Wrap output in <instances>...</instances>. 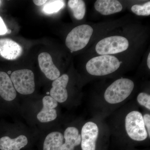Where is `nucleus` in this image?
Listing matches in <instances>:
<instances>
[{"mask_svg":"<svg viewBox=\"0 0 150 150\" xmlns=\"http://www.w3.org/2000/svg\"><path fill=\"white\" fill-rule=\"evenodd\" d=\"M47 1L46 0H35L33 1V3L35 5L40 6L45 4Z\"/></svg>","mask_w":150,"mask_h":150,"instance_id":"5701e85b","label":"nucleus"},{"mask_svg":"<svg viewBox=\"0 0 150 150\" xmlns=\"http://www.w3.org/2000/svg\"><path fill=\"white\" fill-rule=\"evenodd\" d=\"M42 107L36 115V119L41 123H47L52 122L57 118V112L56 108L58 103L50 96L43 97L42 100Z\"/></svg>","mask_w":150,"mask_h":150,"instance_id":"0eeeda50","label":"nucleus"},{"mask_svg":"<svg viewBox=\"0 0 150 150\" xmlns=\"http://www.w3.org/2000/svg\"><path fill=\"white\" fill-rule=\"evenodd\" d=\"M93 29L88 25H82L74 28L67 35L66 46L71 52L85 47L92 35Z\"/></svg>","mask_w":150,"mask_h":150,"instance_id":"7ed1b4c3","label":"nucleus"},{"mask_svg":"<svg viewBox=\"0 0 150 150\" xmlns=\"http://www.w3.org/2000/svg\"><path fill=\"white\" fill-rule=\"evenodd\" d=\"M17 92L10 77L5 72L0 71V96L5 102L12 103L16 99Z\"/></svg>","mask_w":150,"mask_h":150,"instance_id":"ddd939ff","label":"nucleus"},{"mask_svg":"<svg viewBox=\"0 0 150 150\" xmlns=\"http://www.w3.org/2000/svg\"><path fill=\"white\" fill-rule=\"evenodd\" d=\"M138 102L141 105L150 110V96L145 93H141L137 97Z\"/></svg>","mask_w":150,"mask_h":150,"instance_id":"aec40b11","label":"nucleus"},{"mask_svg":"<svg viewBox=\"0 0 150 150\" xmlns=\"http://www.w3.org/2000/svg\"><path fill=\"white\" fill-rule=\"evenodd\" d=\"M65 6L64 1L54 0L47 1L43 8V11L44 13L51 14L58 12Z\"/></svg>","mask_w":150,"mask_h":150,"instance_id":"a211bd4d","label":"nucleus"},{"mask_svg":"<svg viewBox=\"0 0 150 150\" xmlns=\"http://www.w3.org/2000/svg\"><path fill=\"white\" fill-rule=\"evenodd\" d=\"M94 7L97 11L105 16L119 12L123 8L121 3L116 0H98Z\"/></svg>","mask_w":150,"mask_h":150,"instance_id":"4468645a","label":"nucleus"},{"mask_svg":"<svg viewBox=\"0 0 150 150\" xmlns=\"http://www.w3.org/2000/svg\"><path fill=\"white\" fill-rule=\"evenodd\" d=\"M131 11L138 16H148L150 14V1L145 3L143 5H134L131 7Z\"/></svg>","mask_w":150,"mask_h":150,"instance_id":"6ab92c4d","label":"nucleus"},{"mask_svg":"<svg viewBox=\"0 0 150 150\" xmlns=\"http://www.w3.org/2000/svg\"><path fill=\"white\" fill-rule=\"evenodd\" d=\"M68 6L72 12L75 18L78 20L82 19L86 13V5L82 0H69Z\"/></svg>","mask_w":150,"mask_h":150,"instance_id":"f3484780","label":"nucleus"},{"mask_svg":"<svg viewBox=\"0 0 150 150\" xmlns=\"http://www.w3.org/2000/svg\"><path fill=\"white\" fill-rule=\"evenodd\" d=\"M145 126H146L149 132V137H150V115L149 114H146L143 117Z\"/></svg>","mask_w":150,"mask_h":150,"instance_id":"4be33fe9","label":"nucleus"},{"mask_svg":"<svg viewBox=\"0 0 150 150\" xmlns=\"http://www.w3.org/2000/svg\"><path fill=\"white\" fill-rule=\"evenodd\" d=\"M64 135L59 131L48 133L43 142V150H61L64 144Z\"/></svg>","mask_w":150,"mask_h":150,"instance_id":"dca6fc26","label":"nucleus"},{"mask_svg":"<svg viewBox=\"0 0 150 150\" xmlns=\"http://www.w3.org/2000/svg\"><path fill=\"white\" fill-rule=\"evenodd\" d=\"M8 32V30L2 18L0 16V35H4Z\"/></svg>","mask_w":150,"mask_h":150,"instance_id":"412c9836","label":"nucleus"},{"mask_svg":"<svg viewBox=\"0 0 150 150\" xmlns=\"http://www.w3.org/2000/svg\"><path fill=\"white\" fill-rule=\"evenodd\" d=\"M23 48L21 46L9 38L0 39V56L8 60H15L21 56Z\"/></svg>","mask_w":150,"mask_h":150,"instance_id":"f8f14e48","label":"nucleus"},{"mask_svg":"<svg viewBox=\"0 0 150 150\" xmlns=\"http://www.w3.org/2000/svg\"><path fill=\"white\" fill-rule=\"evenodd\" d=\"M129 46L127 38L115 35L105 38L99 41L96 46V51L99 55H108L125 51Z\"/></svg>","mask_w":150,"mask_h":150,"instance_id":"423d86ee","label":"nucleus"},{"mask_svg":"<svg viewBox=\"0 0 150 150\" xmlns=\"http://www.w3.org/2000/svg\"><path fill=\"white\" fill-rule=\"evenodd\" d=\"M10 78L17 92L23 95H29L35 90L34 73L28 69L18 70L11 74Z\"/></svg>","mask_w":150,"mask_h":150,"instance_id":"20e7f679","label":"nucleus"},{"mask_svg":"<svg viewBox=\"0 0 150 150\" xmlns=\"http://www.w3.org/2000/svg\"><path fill=\"white\" fill-rule=\"evenodd\" d=\"M134 87L133 81L128 79H120L114 81L104 93L105 100L110 104L122 102L131 94Z\"/></svg>","mask_w":150,"mask_h":150,"instance_id":"f03ea898","label":"nucleus"},{"mask_svg":"<svg viewBox=\"0 0 150 150\" xmlns=\"http://www.w3.org/2000/svg\"><path fill=\"white\" fill-rule=\"evenodd\" d=\"M147 65L148 68L150 69V54H149V56H148L147 59Z\"/></svg>","mask_w":150,"mask_h":150,"instance_id":"b1692460","label":"nucleus"},{"mask_svg":"<svg viewBox=\"0 0 150 150\" xmlns=\"http://www.w3.org/2000/svg\"><path fill=\"white\" fill-rule=\"evenodd\" d=\"M69 81V76L64 74L54 81L50 90V96L59 103L67 101L68 98L67 87Z\"/></svg>","mask_w":150,"mask_h":150,"instance_id":"9d476101","label":"nucleus"},{"mask_svg":"<svg viewBox=\"0 0 150 150\" xmlns=\"http://www.w3.org/2000/svg\"><path fill=\"white\" fill-rule=\"evenodd\" d=\"M40 70L46 78L54 81L60 76V71L54 64L51 55L47 52L40 53L38 56Z\"/></svg>","mask_w":150,"mask_h":150,"instance_id":"9b49d317","label":"nucleus"},{"mask_svg":"<svg viewBox=\"0 0 150 150\" xmlns=\"http://www.w3.org/2000/svg\"><path fill=\"white\" fill-rule=\"evenodd\" d=\"M125 127L127 134L132 139L142 141L147 138L143 117L139 111H131L126 115Z\"/></svg>","mask_w":150,"mask_h":150,"instance_id":"39448f33","label":"nucleus"},{"mask_svg":"<svg viewBox=\"0 0 150 150\" xmlns=\"http://www.w3.org/2000/svg\"><path fill=\"white\" fill-rule=\"evenodd\" d=\"M63 135L65 142L62 145L61 150H74L75 147L80 144L81 135L76 127H68Z\"/></svg>","mask_w":150,"mask_h":150,"instance_id":"2eb2a0df","label":"nucleus"},{"mask_svg":"<svg viewBox=\"0 0 150 150\" xmlns=\"http://www.w3.org/2000/svg\"><path fill=\"white\" fill-rule=\"evenodd\" d=\"M28 136L24 133L13 136L4 135L0 138V150H20L28 143Z\"/></svg>","mask_w":150,"mask_h":150,"instance_id":"1a4fd4ad","label":"nucleus"},{"mask_svg":"<svg viewBox=\"0 0 150 150\" xmlns=\"http://www.w3.org/2000/svg\"><path fill=\"white\" fill-rule=\"evenodd\" d=\"M121 63L115 56L101 55L90 59L87 63L86 69L91 75L105 76L118 70Z\"/></svg>","mask_w":150,"mask_h":150,"instance_id":"f257e3e1","label":"nucleus"},{"mask_svg":"<svg viewBox=\"0 0 150 150\" xmlns=\"http://www.w3.org/2000/svg\"><path fill=\"white\" fill-rule=\"evenodd\" d=\"M99 133L97 125L92 122L85 123L81 133V147L82 150H96Z\"/></svg>","mask_w":150,"mask_h":150,"instance_id":"6e6552de","label":"nucleus"},{"mask_svg":"<svg viewBox=\"0 0 150 150\" xmlns=\"http://www.w3.org/2000/svg\"><path fill=\"white\" fill-rule=\"evenodd\" d=\"M0 4H1V1H0Z\"/></svg>","mask_w":150,"mask_h":150,"instance_id":"393cba45","label":"nucleus"}]
</instances>
